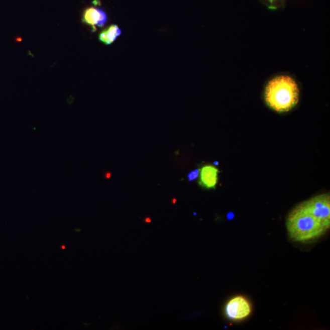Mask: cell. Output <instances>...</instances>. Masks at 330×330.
Instances as JSON below:
<instances>
[{"instance_id": "cell-5", "label": "cell", "mask_w": 330, "mask_h": 330, "mask_svg": "<svg viewBox=\"0 0 330 330\" xmlns=\"http://www.w3.org/2000/svg\"><path fill=\"white\" fill-rule=\"evenodd\" d=\"M108 21V16L105 11L96 7H89L83 11L82 15L83 23L91 27L93 32L97 30V27L105 26Z\"/></svg>"}, {"instance_id": "cell-8", "label": "cell", "mask_w": 330, "mask_h": 330, "mask_svg": "<svg viewBox=\"0 0 330 330\" xmlns=\"http://www.w3.org/2000/svg\"><path fill=\"white\" fill-rule=\"evenodd\" d=\"M199 174V171L198 170H194L193 171H191V173H189L188 174V180H190V181H191V180H194L196 178L197 176H198Z\"/></svg>"}, {"instance_id": "cell-4", "label": "cell", "mask_w": 330, "mask_h": 330, "mask_svg": "<svg viewBox=\"0 0 330 330\" xmlns=\"http://www.w3.org/2000/svg\"><path fill=\"white\" fill-rule=\"evenodd\" d=\"M252 312L249 301L242 296H237L228 301L225 306L226 315L233 320H241L248 317Z\"/></svg>"}, {"instance_id": "cell-7", "label": "cell", "mask_w": 330, "mask_h": 330, "mask_svg": "<svg viewBox=\"0 0 330 330\" xmlns=\"http://www.w3.org/2000/svg\"><path fill=\"white\" fill-rule=\"evenodd\" d=\"M121 35V30L117 25H112L105 28L98 35L99 41L106 46L114 43Z\"/></svg>"}, {"instance_id": "cell-3", "label": "cell", "mask_w": 330, "mask_h": 330, "mask_svg": "<svg viewBox=\"0 0 330 330\" xmlns=\"http://www.w3.org/2000/svg\"><path fill=\"white\" fill-rule=\"evenodd\" d=\"M304 202L310 212L319 220L325 229L328 230L330 227L329 194H320Z\"/></svg>"}, {"instance_id": "cell-1", "label": "cell", "mask_w": 330, "mask_h": 330, "mask_svg": "<svg viewBox=\"0 0 330 330\" xmlns=\"http://www.w3.org/2000/svg\"><path fill=\"white\" fill-rule=\"evenodd\" d=\"M286 227L290 239L299 242L317 239L327 231L307 209L304 202L290 211L286 220Z\"/></svg>"}, {"instance_id": "cell-2", "label": "cell", "mask_w": 330, "mask_h": 330, "mask_svg": "<svg viewBox=\"0 0 330 330\" xmlns=\"http://www.w3.org/2000/svg\"><path fill=\"white\" fill-rule=\"evenodd\" d=\"M265 100L267 105L276 112H289L297 105L299 100L297 84L287 76L273 78L266 87Z\"/></svg>"}, {"instance_id": "cell-9", "label": "cell", "mask_w": 330, "mask_h": 330, "mask_svg": "<svg viewBox=\"0 0 330 330\" xmlns=\"http://www.w3.org/2000/svg\"><path fill=\"white\" fill-rule=\"evenodd\" d=\"M273 1H274V0H270V2H273Z\"/></svg>"}, {"instance_id": "cell-6", "label": "cell", "mask_w": 330, "mask_h": 330, "mask_svg": "<svg viewBox=\"0 0 330 330\" xmlns=\"http://www.w3.org/2000/svg\"><path fill=\"white\" fill-rule=\"evenodd\" d=\"M219 170L215 166H203L199 170V185L206 189L215 188L218 180Z\"/></svg>"}]
</instances>
